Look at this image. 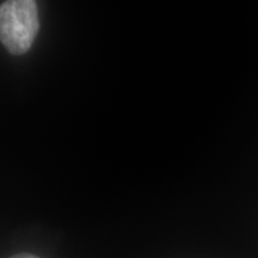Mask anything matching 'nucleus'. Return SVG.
Returning <instances> with one entry per match:
<instances>
[{"label": "nucleus", "instance_id": "f257e3e1", "mask_svg": "<svg viewBox=\"0 0 258 258\" xmlns=\"http://www.w3.org/2000/svg\"><path fill=\"white\" fill-rule=\"evenodd\" d=\"M38 28L37 4L32 0H12L0 5V41L11 54L27 53Z\"/></svg>", "mask_w": 258, "mask_h": 258}, {"label": "nucleus", "instance_id": "f03ea898", "mask_svg": "<svg viewBox=\"0 0 258 258\" xmlns=\"http://www.w3.org/2000/svg\"><path fill=\"white\" fill-rule=\"evenodd\" d=\"M11 258H38V257L32 256V254H29V253H22V254H17V256H14Z\"/></svg>", "mask_w": 258, "mask_h": 258}]
</instances>
